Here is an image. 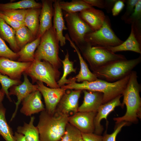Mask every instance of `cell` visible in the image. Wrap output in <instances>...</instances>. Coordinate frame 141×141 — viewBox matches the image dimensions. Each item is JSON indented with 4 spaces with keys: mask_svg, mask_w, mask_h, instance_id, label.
<instances>
[{
    "mask_svg": "<svg viewBox=\"0 0 141 141\" xmlns=\"http://www.w3.org/2000/svg\"><path fill=\"white\" fill-rule=\"evenodd\" d=\"M24 80L23 82L18 85H14L11 87L9 92V96L11 95H16L17 101L15 102V108L12 114L10 121L15 117L21 102L26 97L32 92L38 90L37 84L34 85L31 83L28 79L27 75L23 73Z\"/></svg>",
    "mask_w": 141,
    "mask_h": 141,
    "instance_id": "5bb4252c",
    "label": "cell"
},
{
    "mask_svg": "<svg viewBox=\"0 0 141 141\" xmlns=\"http://www.w3.org/2000/svg\"><path fill=\"white\" fill-rule=\"evenodd\" d=\"M5 113V108L0 103V135L6 141H15L12 130L7 122Z\"/></svg>",
    "mask_w": 141,
    "mask_h": 141,
    "instance_id": "f1b7e54d",
    "label": "cell"
},
{
    "mask_svg": "<svg viewBox=\"0 0 141 141\" xmlns=\"http://www.w3.org/2000/svg\"><path fill=\"white\" fill-rule=\"evenodd\" d=\"M138 0H128L126 1V12L123 16V19L126 20L133 13Z\"/></svg>",
    "mask_w": 141,
    "mask_h": 141,
    "instance_id": "f35d334b",
    "label": "cell"
},
{
    "mask_svg": "<svg viewBox=\"0 0 141 141\" xmlns=\"http://www.w3.org/2000/svg\"><path fill=\"white\" fill-rule=\"evenodd\" d=\"M0 17L15 30L25 25L24 22L15 21L0 12Z\"/></svg>",
    "mask_w": 141,
    "mask_h": 141,
    "instance_id": "74e56055",
    "label": "cell"
},
{
    "mask_svg": "<svg viewBox=\"0 0 141 141\" xmlns=\"http://www.w3.org/2000/svg\"><path fill=\"white\" fill-rule=\"evenodd\" d=\"M37 89L43 97L45 110L50 114L55 112L57 106L66 90L61 88H52L46 86L42 82H36Z\"/></svg>",
    "mask_w": 141,
    "mask_h": 141,
    "instance_id": "30bf717a",
    "label": "cell"
},
{
    "mask_svg": "<svg viewBox=\"0 0 141 141\" xmlns=\"http://www.w3.org/2000/svg\"><path fill=\"white\" fill-rule=\"evenodd\" d=\"M15 31L0 17V37L9 45L12 50L17 53L19 51L15 38Z\"/></svg>",
    "mask_w": 141,
    "mask_h": 141,
    "instance_id": "d4e9b609",
    "label": "cell"
},
{
    "mask_svg": "<svg viewBox=\"0 0 141 141\" xmlns=\"http://www.w3.org/2000/svg\"><path fill=\"white\" fill-rule=\"evenodd\" d=\"M41 3L34 0H23L14 2L0 3V11L5 10L41 8Z\"/></svg>",
    "mask_w": 141,
    "mask_h": 141,
    "instance_id": "4316f807",
    "label": "cell"
},
{
    "mask_svg": "<svg viewBox=\"0 0 141 141\" xmlns=\"http://www.w3.org/2000/svg\"><path fill=\"white\" fill-rule=\"evenodd\" d=\"M78 15L93 31L98 30L101 27L106 18L102 11L92 7L79 12Z\"/></svg>",
    "mask_w": 141,
    "mask_h": 141,
    "instance_id": "ac0fdd59",
    "label": "cell"
},
{
    "mask_svg": "<svg viewBox=\"0 0 141 141\" xmlns=\"http://www.w3.org/2000/svg\"><path fill=\"white\" fill-rule=\"evenodd\" d=\"M124 1L117 0L114 3L111 12L113 16L118 15L124 8L125 4Z\"/></svg>",
    "mask_w": 141,
    "mask_h": 141,
    "instance_id": "60d3db41",
    "label": "cell"
},
{
    "mask_svg": "<svg viewBox=\"0 0 141 141\" xmlns=\"http://www.w3.org/2000/svg\"><path fill=\"white\" fill-rule=\"evenodd\" d=\"M69 116L55 112L48 113L45 109L41 112L37 126L39 141H58L65 133Z\"/></svg>",
    "mask_w": 141,
    "mask_h": 141,
    "instance_id": "3957f363",
    "label": "cell"
},
{
    "mask_svg": "<svg viewBox=\"0 0 141 141\" xmlns=\"http://www.w3.org/2000/svg\"><path fill=\"white\" fill-rule=\"evenodd\" d=\"M81 136L84 141H102L103 138V136L93 133H81Z\"/></svg>",
    "mask_w": 141,
    "mask_h": 141,
    "instance_id": "ab89813d",
    "label": "cell"
},
{
    "mask_svg": "<svg viewBox=\"0 0 141 141\" xmlns=\"http://www.w3.org/2000/svg\"><path fill=\"white\" fill-rule=\"evenodd\" d=\"M4 57L11 60H17V53L14 52L7 45L4 40L0 37V57Z\"/></svg>",
    "mask_w": 141,
    "mask_h": 141,
    "instance_id": "836d02e7",
    "label": "cell"
},
{
    "mask_svg": "<svg viewBox=\"0 0 141 141\" xmlns=\"http://www.w3.org/2000/svg\"><path fill=\"white\" fill-rule=\"evenodd\" d=\"M127 122H123L120 123L114 131L110 134L105 133L103 136L102 141H116V136L122 127L126 125Z\"/></svg>",
    "mask_w": 141,
    "mask_h": 141,
    "instance_id": "8d00e7d4",
    "label": "cell"
},
{
    "mask_svg": "<svg viewBox=\"0 0 141 141\" xmlns=\"http://www.w3.org/2000/svg\"><path fill=\"white\" fill-rule=\"evenodd\" d=\"M69 56L68 52L67 51L64 59L61 60L63 65V71L62 76L57 82L60 87L66 84H68L74 81H76L74 77L68 79H67V77L69 74L72 72H76V69L73 67V63L70 61Z\"/></svg>",
    "mask_w": 141,
    "mask_h": 141,
    "instance_id": "4dcf8cb0",
    "label": "cell"
},
{
    "mask_svg": "<svg viewBox=\"0 0 141 141\" xmlns=\"http://www.w3.org/2000/svg\"><path fill=\"white\" fill-rule=\"evenodd\" d=\"M21 113L26 116L41 112L45 109L42 101V94L38 90L32 92L22 101Z\"/></svg>",
    "mask_w": 141,
    "mask_h": 141,
    "instance_id": "9a60e30c",
    "label": "cell"
},
{
    "mask_svg": "<svg viewBox=\"0 0 141 141\" xmlns=\"http://www.w3.org/2000/svg\"><path fill=\"white\" fill-rule=\"evenodd\" d=\"M32 62H24L0 57V73L14 80H20L21 75Z\"/></svg>",
    "mask_w": 141,
    "mask_h": 141,
    "instance_id": "7c38bea8",
    "label": "cell"
},
{
    "mask_svg": "<svg viewBox=\"0 0 141 141\" xmlns=\"http://www.w3.org/2000/svg\"><path fill=\"white\" fill-rule=\"evenodd\" d=\"M23 73L31 78L32 84L39 81L45 83L51 88H60L56 82L58 75L57 69L45 61L35 59Z\"/></svg>",
    "mask_w": 141,
    "mask_h": 141,
    "instance_id": "52a82bcc",
    "label": "cell"
},
{
    "mask_svg": "<svg viewBox=\"0 0 141 141\" xmlns=\"http://www.w3.org/2000/svg\"><path fill=\"white\" fill-rule=\"evenodd\" d=\"M41 37H38L32 42L28 43L17 53L18 56L17 61L24 62H32L34 61V53L39 45Z\"/></svg>",
    "mask_w": 141,
    "mask_h": 141,
    "instance_id": "603a6c76",
    "label": "cell"
},
{
    "mask_svg": "<svg viewBox=\"0 0 141 141\" xmlns=\"http://www.w3.org/2000/svg\"><path fill=\"white\" fill-rule=\"evenodd\" d=\"M84 93L83 103L78 107V112H97L103 104V94L97 91L82 90Z\"/></svg>",
    "mask_w": 141,
    "mask_h": 141,
    "instance_id": "d6986e66",
    "label": "cell"
},
{
    "mask_svg": "<svg viewBox=\"0 0 141 141\" xmlns=\"http://www.w3.org/2000/svg\"><path fill=\"white\" fill-rule=\"evenodd\" d=\"M65 37L66 40L69 42L70 46L75 51L79 59L80 70L79 73L74 77L76 81L78 82H83L84 81H92L96 80L98 78L89 70L87 64L81 55L78 47L71 40L68 33L65 34Z\"/></svg>",
    "mask_w": 141,
    "mask_h": 141,
    "instance_id": "ffe728a7",
    "label": "cell"
},
{
    "mask_svg": "<svg viewBox=\"0 0 141 141\" xmlns=\"http://www.w3.org/2000/svg\"><path fill=\"white\" fill-rule=\"evenodd\" d=\"M138 78L136 72L132 71L122 94L123 99L121 107L125 104L126 111L123 116L113 119L116 124L123 122H135L137 121L138 118H141V99L140 95L141 85L138 82Z\"/></svg>",
    "mask_w": 141,
    "mask_h": 141,
    "instance_id": "6da1fadb",
    "label": "cell"
},
{
    "mask_svg": "<svg viewBox=\"0 0 141 141\" xmlns=\"http://www.w3.org/2000/svg\"><path fill=\"white\" fill-rule=\"evenodd\" d=\"M130 76V74L120 80L113 82L98 78L94 81H84L81 83H77L76 81H74L61 87L66 90H86L101 92L103 94L104 104L122 95L129 81Z\"/></svg>",
    "mask_w": 141,
    "mask_h": 141,
    "instance_id": "7a4b0ae2",
    "label": "cell"
},
{
    "mask_svg": "<svg viewBox=\"0 0 141 141\" xmlns=\"http://www.w3.org/2000/svg\"><path fill=\"white\" fill-rule=\"evenodd\" d=\"M55 0H42V7L39 17V27L37 37H41L44 32L53 27L52 19Z\"/></svg>",
    "mask_w": 141,
    "mask_h": 141,
    "instance_id": "e0dca14e",
    "label": "cell"
},
{
    "mask_svg": "<svg viewBox=\"0 0 141 141\" xmlns=\"http://www.w3.org/2000/svg\"><path fill=\"white\" fill-rule=\"evenodd\" d=\"M27 9L11 10L0 11V12L17 21L24 22Z\"/></svg>",
    "mask_w": 141,
    "mask_h": 141,
    "instance_id": "e575fe53",
    "label": "cell"
},
{
    "mask_svg": "<svg viewBox=\"0 0 141 141\" xmlns=\"http://www.w3.org/2000/svg\"><path fill=\"white\" fill-rule=\"evenodd\" d=\"M97 112H77L69 117L68 122L81 133H93L94 119Z\"/></svg>",
    "mask_w": 141,
    "mask_h": 141,
    "instance_id": "8fae6325",
    "label": "cell"
},
{
    "mask_svg": "<svg viewBox=\"0 0 141 141\" xmlns=\"http://www.w3.org/2000/svg\"><path fill=\"white\" fill-rule=\"evenodd\" d=\"M141 62V56L131 60H116L93 72L98 79L113 82L120 80L130 74Z\"/></svg>",
    "mask_w": 141,
    "mask_h": 141,
    "instance_id": "277c9868",
    "label": "cell"
},
{
    "mask_svg": "<svg viewBox=\"0 0 141 141\" xmlns=\"http://www.w3.org/2000/svg\"><path fill=\"white\" fill-rule=\"evenodd\" d=\"M111 52L115 53L124 51H131L141 54L140 43L135 35L132 24L130 34L127 39L120 44L115 46L103 47Z\"/></svg>",
    "mask_w": 141,
    "mask_h": 141,
    "instance_id": "7402d4cb",
    "label": "cell"
},
{
    "mask_svg": "<svg viewBox=\"0 0 141 141\" xmlns=\"http://www.w3.org/2000/svg\"><path fill=\"white\" fill-rule=\"evenodd\" d=\"M78 47L93 72L114 61L126 59L124 55L113 53L103 46L85 43Z\"/></svg>",
    "mask_w": 141,
    "mask_h": 141,
    "instance_id": "8992f818",
    "label": "cell"
},
{
    "mask_svg": "<svg viewBox=\"0 0 141 141\" xmlns=\"http://www.w3.org/2000/svg\"><path fill=\"white\" fill-rule=\"evenodd\" d=\"M85 2L92 6H94L100 8L105 7V1L102 0H83Z\"/></svg>",
    "mask_w": 141,
    "mask_h": 141,
    "instance_id": "b9f144b4",
    "label": "cell"
},
{
    "mask_svg": "<svg viewBox=\"0 0 141 141\" xmlns=\"http://www.w3.org/2000/svg\"><path fill=\"white\" fill-rule=\"evenodd\" d=\"M60 0H55L53 6L54 9L53 27L55 30L58 41L61 46L66 43L65 37L63 34L64 30H67L65 25L62 10L59 5Z\"/></svg>",
    "mask_w": 141,
    "mask_h": 141,
    "instance_id": "44dd1931",
    "label": "cell"
},
{
    "mask_svg": "<svg viewBox=\"0 0 141 141\" xmlns=\"http://www.w3.org/2000/svg\"><path fill=\"white\" fill-rule=\"evenodd\" d=\"M81 138V132L68 122L65 134L58 141H78Z\"/></svg>",
    "mask_w": 141,
    "mask_h": 141,
    "instance_id": "d6a6232c",
    "label": "cell"
},
{
    "mask_svg": "<svg viewBox=\"0 0 141 141\" xmlns=\"http://www.w3.org/2000/svg\"><path fill=\"white\" fill-rule=\"evenodd\" d=\"M78 141H84V140L83 139L81 138L79 139Z\"/></svg>",
    "mask_w": 141,
    "mask_h": 141,
    "instance_id": "f6af8a7d",
    "label": "cell"
},
{
    "mask_svg": "<svg viewBox=\"0 0 141 141\" xmlns=\"http://www.w3.org/2000/svg\"><path fill=\"white\" fill-rule=\"evenodd\" d=\"M31 117L29 123L24 122L23 126H18L16 132L23 134L27 141H39L38 129L33 125L35 118L33 116Z\"/></svg>",
    "mask_w": 141,
    "mask_h": 141,
    "instance_id": "484cf974",
    "label": "cell"
},
{
    "mask_svg": "<svg viewBox=\"0 0 141 141\" xmlns=\"http://www.w3.org/2000/svg\"><path fill=\"white\" fill-rule=\"evenodd\" d=\"M59 42L53 27L41 37L40 42L36 51L35 59L47 62L57 69L61 64L59 57Z\"/></svg>",
    "mask_w": 141,
    "mask_h": 141,
    "instance_id": "5b68a950",
    "label": "cell"
},
{
    "mask_svg": "<svg viewBox=\"0 0 141 141\" xmlns=\"http://www.w3.org/2000/svg\"><path fill=\"white\" fill-rule=\"evenodd\" d=\"M14 136L15 141H27L25 137L23 134L16 132H15Z\"/></svg>",
    "mask_w": 141,
    "mask_h": 141,
    "instance_id": "7bdbcfd3",
    "label": "cell"
},
{
    "mask_svg": "<svg viewBox=\"0 0 141 141\" xmlns=\"http://www.w3.org/2000/svg\"><path fill=\"white\" fill-rule=\"evenodd\" d=\"M84 39L85 43L92 46L103 47L115 46L124 42L115 35L106 18L99 29L87 34Z\"/></svg>",
    "mask_w": 141,
    "mask_h": 141,
    "instance_id": "ba28073f",
    "label": "cell"
},
{
    "mask_svg": "<svg viewBox=\"0 0 141 141\" xmlns=\"http://www.w3.org/2000/svg\"><path fill=\"white\" fill-rule=\"evenodd\" d=\"M141 18V0H138L133 13L126 20L127 22L131 23L134 26H138L140 27Z\"/></svg>",
    "mask_w": 141,
    "mask_h": 141,
    "instance_id": "d590c367",
    "label": "cell"
},
{
    "mask_svg": "<svg viewBox=\"0 0 141 141\" xmlns=\"http://www.w3.org/2000/svg\"><path fill=\"white\" fill-rule=\"evenodd\" d=\"M59 5L62 10L68 13L79 12L92 7L83 0H72L70 2L60 0Z\"/></svg>",
    "mask_w": 141,
    "mask_h": 141,
    "instance_id": "83f0119b",
    "label": "cell"
},
{
    "mask_svg": "<svg viewBox=\"0 0 141 141\" xmlns=\"http://www.w3.org/2000/svg\"><path fill=\"white\" fill-rule=\"evenodd\" d=\"M82 90H72L65 93L58 104L55 112L62 114L69 115L78 112V101Z\"/></svg>",
    "mask_w": 141,
    "mask_h": 141,
    "instance_id": "4fadbf2b",
    "label": "cell"
},
{
    "mask_svg": "<svg viewBox=\"0 0 141 141\" xmlns=\"http://www.w3.org/2000/svg\"><path fill=\"white\" fill-rule=\"evenodd\" d=\"M5 94L3 92L0 90V103H2V102L4 99Z\"/></svg>",
    "mask_w": 141,
    "mask_h": 141,
    "instance_id": "ee69618b",
    "label": "cell"
},
{
    "mask_svg": "<svg viewBox=\"0 0 141 141\" xmlns=\"http://www.w3.org/2000/svg\"><path fill=\"white\" fill-rule=\"evenodd\" d=\"M122 95H119L110 101L102 104L98 109L94 119L95 133L100 135L103 129L101 124V120L104 119L107 120L108 115L117 106H122L120 99Z\"/></svg>",
    "mask_w": 141,
    "mask_h": 141,
    "instance_id": "2e32d148",
    "label": "cell"
},
{
    "mask_svg": "<svg viewBox=\"0 0 141 141\" xmlns=\"http://www.w3.org/2000/svg\"><path fill=\"white\" fill-rule=\"evenodd\" d=\"M41 8L27 9L24 23L36 38L39 29V17Z\"/></svg>",
    "mask_w": 141,
    "mask_h": 141,
    "instance_id": "cb8c5ba5",
    "label": "cell"
},
{
    "mask_svg": "<svg viewBox=\"0 0 141 141\" xmlns=\"http://www.w3.org/2000/svg\"><path fill=\"white\" fill-rule=\"evenodd\" d=\"M22 83L20 80L12 79L8 76L0 73V83L2 86L1 90L11 102L12 101L9 95L8 89L13 86L19 85Z\"/></svg>",
    "mask_w": 141,
    "mask_h": 141,
    "instance_id": "1f68e13d",
    "label": "cell"
},
{
    "mask_svg": "<svg viewBox=\"0 0 141 141\" xmlns=\"http://www.w3.org/2000/svg\"><path fill=\"white\" fill-rule=\"evenodd\" d=\"M64 18L71 40L78 47L84 44L85 35L93 31L91 28L80 18L78 13L66 12Z\"/></svg>",
    "mask_w": 141,
    "mask_h": 141,
    "instance_id": "9c48e42d",
    "label": "cell"
},
{
    "mask_svg": "<svg viewBox=\"0 0 141 141\" xmlns=\"http://www.w3.org/2000/svg\"><path fill=\"white\" fill-rule=\"evenodd\" d=\"M15 31V40L19 50L36 39L32 32L25 25Z\"/></svg>",
    "mask_w": 141,
    "mask_h": 141,
    "instance_id": "f546056e",
    "label": "cell"
}]
</instances>
